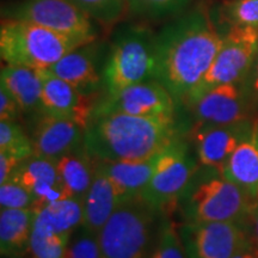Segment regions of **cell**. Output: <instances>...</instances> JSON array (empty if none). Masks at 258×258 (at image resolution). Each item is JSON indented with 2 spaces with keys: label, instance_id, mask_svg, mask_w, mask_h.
Instances as JSON below:
<instances>
[{
  "label": "cell",
  "instance_id": "484cf974",
  "mask_svg": "<svg viewBox=\"0 0 258 258\" xmlns=\"http://www.w3.org/2000/svg\"><path fill=\"white\" fill-rule=\"evenodd\" d=\"M0 152L21 161L32 156L31 139L17 121H0Z\"/></svg>",
  "mask_w": 258,
  "mask_h": 258
},
{
  "label": "cell",
  "instance_id": "d6986e66",
  "mask_svg": "<svg viewBox=\"0 0 258 258\" xmlns=\"http://www.w3.org/2000/svg\"><path fill=\"white\" fill-rule=\"evenodd\" d=\"M160 154V153H159ZM159 154L140 161H97L114 184L120 203L141 198L154 170Z\"/></svg>",
  "mask_w": 258,
  "mask_h": 258
},
{
  "label": "cell",
  "instance_id": "e0dca14e",
  "mask_svg": "<svg viewBox=\"0 0 258 258\" xmlns=\"http://www.w3.org/2000/svg\"><path fill=\"white\" fill-rule=\"evenodd\" d=\"M48 70L85 95L93 96L101 85V76L97 71V47L92 42L70 51Z\"/></svg>",
  "mask_w": 258,
  "mask_h": 258
},
{
  "label": "cell",
  "instance_id": "7c38bea8",
  "mask_svg": "<svg viewBox=\"0 0 258 258\" xmlns=\"http://www.w3.org/2000/svg\"><path fill=\"white\" fill-rule=\"evenodd\" d=\"M254 99L243 83L208 90L189 103L196 124H231L249 121Z\"/></svg>",
  "mask_w": 258,
  "mask_h": 258
},
{
  "label": "cell",
  "instance_id": "ac0fdd59",
  "mask_svg": "<svg viewBox=\"0 0 258 258\" xmlns=\"http://www.w3.org/2000/svg\"><path fill=\"white\" fill-rule=\"evenodd\" d=\"M120 205L117 194L105 171L95 161V175L84 200L83 227L99 233Z\"/></svg>",
  "mask_w": 258,
  "mask_h": 258
},
{
  "label": "cell",
  "instance_id": "4dcf8cb0",
  "mask_svg": "<svg viewBox=\"0 0 258 258\" xmlns=\"http://www.w3.org/2000/svg\"><path fill=\"white\" fill-rule=\"evenodd\" d=\"M190 0H128L129 9L135 14L147 17H165L177 14L189 4Z\"/></svg>",
  "mask_w": 258,
  "mask_h": 258
},
{
  "label": "cell",
  "instance_id": "d4e9b609",
  "mask_svg": "<svg viewBox=\"0 0 258 258\" xmlns=\"http://www.w3.org/2000/svg\"><path fill=\"white\" fill-rule=\"evenodd\" d=\"M90 18L111 28L124 17L129 10L128 0H74Z\"/></svg>",
  "mask_w": 258,
  "mask_h": 258
},
{
  "label": "cell",
  "instance_id": "836d02e7",
  "mask_svg": "<svg viewBox=\"0 0 258 258\" xmlns=\"http://www.w3.org/2000/svg\"><path fill=\"white\" fill-rule=\"evenodd\" d=\"M19 163H21V160H18L17 158L0 152V184L8 182L11 178L12 173Z\"/></svg>",
  "mask_w": 258,
  "mask_h": 258
},
{
  "label": "cell",
  "instance_id": "ba28073f",
  "mask_svg": "<svg viewBox=\"0 0 258 258\" xmlns=\"http://www.w3.org/2000/svg\"><path fill=\"white\" fill-rule=\"evenodd\" d=\"M198 161L182 137L173 140L158 157L154 173L141 199L154 212L175 207L186 185L198 172Z\"/></svg>",
  "mask_w": 258,
  "mask_h": 258
},
{
  "label": "cell",
  "instance_id": "d6a6232c",
  "mask_svg": "<svg viewBox=\"0 0 258 258\" xmlns=\"http://www.w3.org/2000/svg\"><path fill=\"white\" fill-rule=\"evenodd\" d=\"M22 112L14 97L5 88L0 86V121H18Z\"/></svg>",
  "mask_w": 258,
  "mask_h": 258
},
{
  "label": "cell",
  "instance_id": "4316f807",
  "mask_svg": "<svg viewBox=\"0 0 258 258\" xmlns=\"http://www.w3.org/2000/svg\"><path fill=\"white\" fill-rule=\"evenodd\" d=\"M221 14L230 27L258 28V0H228Z\"/></svg>",
  "mask_w": 258,
  "mask_h": 258
},
{
  "label": "cell",
  "instance_id": "cb8c5ba5",
  "mask_svg": "<svg viewBox=\"0 0 258 258\" xmlns=\"http://www.w3.org/2000/svg\"><path fill=\"white\" fill-rule=\"evenodd\" d=\"M57 171L67 198L85 200L95 175V161L80 148L57 160Z\"/></svg>",
  "mask_w": 258,
  "mask_h": 258
},
{
  "label": "cell",
  "instance_id": "8d00e7d4",
  "mask_svg": "<svg viewBox=\"0 0 258 258\" xmlns=\"http://www.w3.org/2000/svg\"><path fill=\"white\" fill-rule=\"evenodd\" d=\"M252 221H253V241L254 247L258 250V203L252 212Z\"/></svg>",
  "mask_w": 258,
  "mask_h": 258
},
{
  "label": "cell",
  "instance_id": "6da1fadb",
  "mask_svg": "<svg viewBox=\"0 0 258 258\" xmlns=\"http://www.w3.org/2000/svg\"><path fill=\"white\" fill-rule=\"evenodd\" d=\"M224 35L206 9L172 22L156 36L154 80L169 90L176 102L185 103L217 57Z\"/></svg>",
  "mask_w": 258,
  "mask_h": 258
},
{
  "label": "cell",
  "instance_id": "e575fe53",
  "mask_svg": "<svg viewBox=\"0 0 258 258\" xmlns=\"http://www.w3.org/2000/svg\"><path fill=\"white\" fill-rule=\"evenodd\" d=\"M244 86L246 88L247 91L254 101L258 99V51H257V55L256 59H254V62L252 64V69L247 74V77L245 78V80L243 82Z\"/></svg>",
  "mask_w": 258,
  "mask_h": 258
},
{
  "label": "cell",
  "instance_id": "7a4b0ae2",
  "mask_svg": "<svg viewBox=\"0 0 258 258\" xmlns=\"http://www.w3.org/2000/svg\"><path fill=\"white\" fill-rule=\"evenodd\" d=\"M179 137L175 118L120 112L92 115L84 150L93 161H140L161 153Z\"/></svg>",
  "mask_w": 258,
  "mask_h": 258
},
{
  "label": "cell",
  "instance_id": "d590c367",
  "mask_svg": "<svg viewBox=\"0 0 258 258\" xmlns=\"http://www.w3.org/2000/svg\"><path fill=\"white\" fill-rule=\"evenodd\" d=\"M232 258H258V250L249 243Z\"/></svg>",
  "mask_w": 258,
  "mask_h": 258
},
{
  "label": "cell",
  "instance_id": "5bb4252c",
  "mask_svg": "<svg viewBox=\"0 0 258 258\" xmlns=\"http://www.w3.org/2000/svg\"><path fill=\"white\" fill-rule=\"evenodd\" d=\"M42 82V112L66 118L88 127L97 103L91 95H85L60 79L49 70H38Z\"/></svg>",
  "mask_w": 258,
  "mask_h": 258
},
{
  "label": "cell",
  "instance_id": "f546056e",
  "mask_svg": "<svg viewBox=\"0 0 258 258\" xmlns=\"http://www.w3.org/2000/svg\"><path fill=\"white\" fill-rule=\"evenodd\" d=\"M72 234H41L32 231L30 251L32 258H63Z\"/></svg>",
  "mask_w": 258,
  "mask_h": 258
},
{
  "label": "cell",
  "instance_id": "5b68a950",
  "mask_svg": "<svg viewBox=\"0 0 258 258\" xmlns=\"http://www.w3.org/2000/svg\"><path fill=\"white\" fill-rule=\"evenodd\" d=\"M154 70L156 36L140 25L124 28L112 43L103 72L108 95L154 79Z\"/></svg>",
  "mask_w": 258,
  "mask_h": 258
},
{
  "label": "cell",
  "instance_id": "f1b7e54d",
  "mask_svg": "<svg viewBox=\"0 0 258 258\" xmlns=\"http://www.w3.org/2000/svg\"><path fill=\"white\" fill-rule=\"evenodd\" d=\"M63 258H101L98 233L80 226L71 235Z\"/></svg>",
  "mask_w": 258,
  "mask_h": 258
},
{
  "label": "cell",
  "instance_id": "7402d4cb",
  "mask_svg": "<svg viewBox=\"0 0 258 258\" xmlns=\"http://www.w3.org/2000/svg\"><path fill=\"white\" fill-rule=\"evenodd\" d=\"M0 86L8 90L23 112L42 114V82L38 70L6 64L0 74Z\"/></svg>",
  "mask_w": 258,
  "mask_h": 258
},
{
  "label": "cell",
  "instance_id": "52a82bcc",
  "mask_svg": "<svg viewBox=\"0 0 258 258\" xmlns=\"http://www.w3.org/2000/svg\"><path fill=\"white\" fill-rule=\"evenodd\" d=\"M257 51L258 28L230 27L224 34V42L217 57L184 104L188 105L217 86L243 83L252 69Z\"/></svg>",
  "mask_w": 258,
  "mask_h": 258
},
{
  "label": "cell",
  "instance_id": "277c9868",
  "mask_svg": "<svg viewBox=\"0 0 258 258\" xmlns=\"http://www.w3.org/2000/svg\"><path fill=\"white\" fill-rule=\"evenodd\" d=\"M177 205L186 221L239 222L252 214L256 203L246 192L218 173L199 171L186 185Z\"/></svg>",
  "mask_w": 258,
  "mask_h": 258
},
{
  "label": "cell",
  "instance_id": "44dd1931",
  "mask_svg": "<svg viewBox=\"0 0 258 258\" xmlns=\"http://www.w3.org/2000/svg\"><path fill=\"white\" fill-rule=\"evenodd\" d=\"M36 213L32 208L2 209L0 251L3 256L18 257L30 249Z\"/></svg>",
  "mask_w": 258,
  "mask_h": 258
},
{
  "label": "cell",
  "instance_id": "2e32d148",
  "mask_svg": "<svg viewBox=\"0 0 258 258\" xmlns=\"http://www.w3.org/2000/svg\"><path fill=\"white\" fill-rule=\"evenodd\" d=\"M56 163L57 160L32 154L18 164L10 178L32 192L36 199L32 209L36 214L44 206L67 199Z\"/></svg>",
  "mask_w": 258,
  "mask_h": 258
},
{
  "label": "cell",
  "instance_id": "4fadbf2b",
  "mask_svg": "<svg viewBox=\"0 0 258 258\" xmlns=\"http://www.w3.org/2000/svg\"><path fill=\"white\" fill-rule=\"evenodd\" d=\"M253 132L254 127L250 121L231 124H195L190 139L195 145L199 163L205 167L219 170Z\"/></svg>",
  "mask_w": 258,
  "mask_h": 258
},
{
  "label": "cell",
  "instance_id": "9c48e42d",
  "mask_svg": "<svg viewBox=\"0 0 258 258\" xmlns=\"http://www.w3.org/2000/svg\"><path fill=\"white\" fill-rule=\"evenodd\" d=\"M12 18L40 24L83 43L95 40L91 18L74 0H24L12 10Z\"/></svg>",
  "mask_w": 258,
  "mask_h": 258
},
{
  "label": "cell",
  "instance_id": "8992f818",
  "mask_svg": "<svg viewBox=\"0 0 258 258\" xmlns=\"http://www.w3.org/2000/svg\"><path fill=\"white\" fill-rule=\"evenodd\" d=\"M154 212L141 198L121 202L98 233L101 258H145Z\"/></svg>",
  "mask_w": 258,
  "mask_h": 258
},
{
  "label": "cell",
  "instance_id": "9a60e30c",
  "mask_svg": "<svg viewBox=\"0 0 258 258\" xmlns=\"http://www.w3.org/2000/svg\"><path fill=\"white\" fill-rule=\"evenodd\" d=\"M85 128L66 118L40 114L31 135L32 154L59 160L84 147Z\"/></svg>",
  "mask_w": 258,
  "mask_h": 258
},
{
  "label": "cell",
  "instance_id": "74e56055",
  "mask_svg": "<svg viewBox=\"0 0 258 258\" xmlns=\"http://www.w3.org/2000/svg\"><path fill=\"white\" fill-rule=\"evenodd\" d=\"M256 131H257V133H258V127H256Z\"/></svg>",
  "mask_w": 258,
  "mask_h": 258
},
{
  "label": "cell",
  "instance_id": "83f0119b",
  "mask_svg": "<svg viewBox=\"0 0 258 258\" xmlns=\"http://www.w3.org/2000/svg\"><path fill=\"white\" fill-rule=\"evenodd\" d=\"M148 258H189L179 232L172 221H164L159 239Z\"/></svg>",
  "mask_w": 258,
  "mask_h": 258
},
{
  "label": "cell",
  "instance_id": "30bf717a",
  "mask_svg": "<svg viewBox=\"0 0 258 258\" xmlns=\"http://www.w3.org/2000/svg\"><path fill=\"white\" fill-rule=\"evenodd\" d=\"M178 232L189 258H232L250 243L239 222L185 221Z\"/></svg>",
  "mask_w": 258,
  "mask_h": 258
},
{
  "label": "cell",
  "instance_id": "ffe728a7",
  "mask_svg": "<svg viewBox=\"0 0 258 258\" xmlns=\"http://www.w3.org/2000/svg\"><path fill=\"white\" fill-rule=\"evenodd\" d=\"M222 177L231 180L246 192L253 203H258V133L244 140L218 170Z\"/></svg>",
  "mask_w": 258,
  "mask_h": 258
},
{
  "label": "cell",
  "instance_id": "8fae6325",
  "mask_svg": "<svg viewBox=\"0 0 258 258\" xmlns=\"http://www.w3.org/2000/svg\"><path fill=\"white\" fill-rule=\"evenodd\" d=\"M176 105V99L169 90L151 79L108 95L97 103L92 115L120 112L144 117L175 118Z\"/></svg>",
  "mask_w": 258,
  "mask_h": 258
},
{
  "label": "cell",
  "instance_id": "1f68e13d",
  "mask_svg": "<svg viewBox=\"0 0 258 258\" xmlns=\"http://www.w3.org/2000/svg\"><path fill=\"white\" fill-rule=\"evenodd\" d=\"M36 199L31 191L15 180L9 179L0 185V206L2 209L32 208Z\"/></svg>",
  "mask_w": 258,
  "mask_h": 258
},
{
  "label": "cell",
  "instance_id": "3957f363",
  "mask_svg": "<svg viewBox=\"0 0 258 258\" xmlns=\"http://www.w3.org/2000/svg\"><path fill=\"white\" fill-rule=\"evenodd\" d=\"M83 42L40 24L21 19L3 21L0 55L6 64L48 70Z\"/></svg>",
  "mask_w": 258,
  "mask_h": 258
},
{
  "label": "cell",
  "instance_id": "603a6c76",
  "mask_svg": "<svg viewBox=\"0 0 258 258\" xmlns=\"http://www.w3.org/2000/svg\"><path fill=\"white\" fill-rule=\"evenodd\" d=\"M84 201L67 198L44 206L36 214L34 232L41 234H72L83 224Z\"/></svg>",
  "mask_w": 258,
  "mask_h": 258
}]
</instances>
